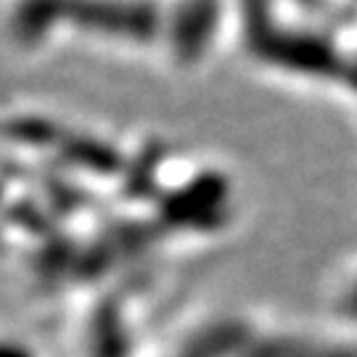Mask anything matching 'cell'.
Masks as SVG:
<instances>
[{"label": "cell", "mask_w": 357, "mask_h": 357, "mask_svg": "<svg viewBox=\"0 0 357 357\" xmlns=\"http://www.w3.org/2000/svg\"><path fill=\"white\" fill-rule=\"evenodd\" d=\"M344 305H347V310H349V312H352V315H357V281L352 283V289H349V291H347Z\"/></svg>", "instance_id": "cell-1"}]
</instances>
